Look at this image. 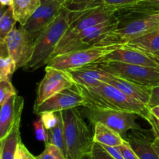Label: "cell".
<instances>
[{
  "instance_id": "cell-30",
  "label": "cell",
  "mask_w": 159,
  "mask_h": 159,
  "mask_svg": "<svg viewBox=\"0 0 159 159\" xmlns=\"http://www.w3.org/2000/svg\"><path fill=\"white\" fill-rule=\"evenodd\" d=\"M150 113L148 122L152 127L155 139H159V107L150 109Z\"/></svg>"
},
{
  "instance_id": "cell-5",
  "label": "cell",
  "mask_w": 159,
  "mask_h": 159,
  "mask_svg": "<svg viewBox=\"0 0 159 159\" xmlns=\"http://www.w3.org/2000/svg\"><path fill=\"white\" fill-rule=\"evenodd\" d=\"M116 10V8L103 4L82 12H70L69 26L61 41L56 47L55 51L51 59L53 58L61 48L68 44L75 36L88 28L109 20L114 16Z\"/></svg>"
},
{
  "instance_id": "cell-13",
  "label": "cell",
  "mask_w": 159,
  "mask_h": 159,
  "mask_svg": "<svg viewBox=\"0 0 159 159\" xmlns=\"http://www.w3.org/2000/svg\"><path fill=\"white\" fill-rule=\"evenodd\" d=\"M61 9L62 3L61 2L57 0H41L40 6L23 26L36 39L55 19Z\"/></svg>"
},
{
  "instance_id": "cell-6",
  "label": "cell",
  "mask_w": 159,
  "mask_h": 159,
  "mask_svg": "<svg viewBox=\"0 0 159 159\" xmlns=\"http://www.w3.org/2000/svg\"><path fill=\"white\" fill-rule=\"evenodd\" d=\"M83 113L94 125L101 123L117 132L124 139L130 130H143L137 123L138 115L134 113L113 109H102L94 107H84Z\"/></svg>"
},
{
  "instance_id": "cell-18",
  "label": "cell",
  "mask_w": 159,
  "mask_h": 159,
  "mask_svg": "<svg viewBox=\"0 0 159 159\" xmlns=\"http://www.w3.org/2000/svg\"><path fill=\"white\" fill-rule=\"evenodd\" d=\"M143 130H134L127 136L126 141L129 143L140 159H159L153 147V141L142 133Z\"/></svg>"
},
{
  "instance_id": "cell-33",
  "label": "cell",
  "mask_w": 159,
  "mask_h": 159,
  "mask_svg": "<svg viewBox=\"0 0 159 159\" xmlns=\"http://www.w3.org/2000/svg\"><path fill=\"white\" fill-rule=\"evenodd\" d=\"M91 155L93 159H114L100 144L95 142Z\"/></svg>"
},
{
  "instance_id": "cell-42",
  "label": "cell",
  "mask_w": 159,
  "mask_h": 159,
  "mask_svg": "<svg viewBox=\"0 0 159 159\" xmlns=\"http://www.w3.org/2000/svg\"><path fill=\"white\" fill-rule=\"evenodd\" d=\"M0 5H2L5 6H12V0H0Z\"/></svg>"
},
{
  "instance_id": "cell-28",
  "label": "cell",
  "mask_w": 159,
  "mask_h": 159,
  "mask_svg": "<svg viewBox=\"0 0 159 159\" xmlns=\"http://www.w3.org/2000/svg\"><path fill=\"white\" fill-rule=\"evenodd\" d=\"M124 8H130L144 12H159V0H138L135 4Z\"/></svg>"
},
{
  "instance_id": "cell-15",
  "label": "cell",
  "mask_w": 159,
  "mask_h": 159,
  "mask_svg": "<svg viewBox=\"0 0 159 159\" xmlns=\"http://www.w3.org/2000/svg\"><path fill=\"white\" fill-rule=\"evenodd\" d=\"M97 61H117L159 68L158 64L147 54L124 46L118 47Z\"/></svg>"
},
{
  "instance_id": "cell-29",
  "label": "cell",
  "mask_w": 159,
  "mask_h": 159,
  "mask_svg": "<svg viewBox=\"0 0 159 159\" xmlns=\"http://www.w3.org/2000/svg\"><path fill=\"white\" fill-rule=\"evenodd\" d=\"M15 95H17V91L11 80L2 81L0 82V107Z\"/></svg>"
},
{
  "instance_id": "cell-12",
  "label": "cell",
  "mask_w": 159,
  "mask_h": 159,
  "mask_svg": "<svg viewBox=\"0 0 159 159\" xmlns=\"http://www.w3.org/2000/svg\"><path fill=\"white\" fill-rule=\"evenodd\" d=\"M87 106L86 99L75 85L56 93L41 104L34 107V110L36 114L40 115L43 112L63 111L68 109Z\"/></svg>"
},
{
  "instance_id": "cell-38",
  "label": "cell",
  "mask_w": 159,
  "mask_h": 159,
  "mask_svg": "<svg viewBox=\"0 0 159 159\" xmlns=\"http://www.w3.org/2000/svg\"><path fill=\"white\" fill-rule=\"evenodd\" d=\"M101 145H102V144H101ZM102 146L114 159H124V157H123L122 153H121L119 146Z\"/></svg>"
},
{
  "instance_id": "cell-22",
  "label": "cell",
  "mask_w": 159,
  "mask_h": 159,
  "mask_svg": "<svg viewBox=\"0 0 159 159\" xmlns=\"http://www.w3.org/2000/svg\"><path fill=\"white\" fill-rule=\"evenodd\" d=\"M41 0H12L13 15L20 26H24L40 6Z\"/></svg>"
},
{
  "instance_id": "cell-44",
  "label": "cell",
  "mask_w": 159,
  "mask_h": 159,
  "mask_svg": "<svg viewBox=\"0 0 159 159\" xmlns=\"http://www.w3.org/2000/svg\"><path fill=\"white\" fill-rule=\"evenodd\" d=\"M82 159H93V158L91 154H88V155H85V156L82 157Z\"/></svg>"
},
{
  "instance_id": "cell-9",
  "label": "cell",
  "mask_w": 159,
  "mask_h": 159,
  "mask_svg": "<svg viewBox=\"0 0 159 159\" xmlns=\"http://www.w3.org/2000/svg\"><path fill=\"white\" fill-rule=\"evenodd\" d=\"M116 21H117V19H116V15H114V16L107 21L82 31L75 36L72 40L68 44L65 45L63 48H61L54 56V57L59 54H65V53L88 49L93 47H98L102 39L114 29Z\"/></svg>"
},
{
  "instance_id": "cell-32",
  "label": "cell",
  "mask_w": 159,
  "mask_h": 159,
  "mask_svg": "<svg viewBox=\"0 0 159 159\" xmlns=\"http://www.w3.org/2000/svg\"><path fill=\"white\" fill-rule=\"evenodd\" d=\"M40 120L47 130L53 128L57 123V112H43L40 113Z\"/></svg>"
},
{
  "instance_id": "cell-24",
  "label": "cell",
  "mask_w": 159,
  "mask_h": 159,
  "mask_svg": "<svg viewBox=\"0 0 159 159\" xmlns=\"http://www.w3.org/2000/svg\"><path fill=\"white\" fill-rule=\"evenodd\" d=\"M101 0H65L62 6L70 12H82L103 5Z\"/></svg>"
},
{
  "instance_id": "cell-3",
  "label": "cell",
  "mask_w": 159,
  "mask_h": 159,
  "mask_svg": "<svg viewBox=\"0 0 159 159\" xmlns=\"http://www.w3.org/2000/svg\"><path fill=\"white\" fill-rule=\"evenodd\" d=\"M69 25L70 12L62 6L58 15L35 39L33 55L23 69L34 71L47 65Z\"/></svg>"
},
{
  "instance_id": "cell-2",
  "label": "cell",
  "mask_w": 159,
  "mask_h": 159,
  "mask_svg": "<svg viewBox=\"0 0 159 159\" xmlns=\"http://www.w3.org/2000/svg\"><path fill=\"white\" fill-rule=\"evenodd\" d=\"M75 85L86 99L87 107L130 112L148 120L151 113L146 104L127 96L112 85L101 81L90 87Z\"/></svg>"
},
{
  "instance_id": "cell-4",
  "label": "cell",
  "mask_w": 159,
  "mask_h": 159,
  "mask_svg": "<svg viewBox=\"0 0 159 159\" xmlns=\"http://www.w3.org/2000/svg\"><path fill=\"white\" fill-rule=\"evenodd\" d=\"M64 123L66 159H82L93 150L92 135L81 112L75 108L61 111Z\"/></svg>"
},
{
  "instance_id": "cell-43",
  "label": "cell",
  "mask_w": 159,
  "mask_h": 159,
  "mask_svg": "<svg viewBox=\"0 0 159 159\" xmlns=\"http://www.w3.org/2000/svg\"><path fill=\"white\" fill-rule=\"evenodd\" d=\"M7 6H2V5H0V18L2 16V15L4 14V12H6V10L7 9Z\"/></svg>"
},
{
  "instance_id": "cell-46",
  "label": "cell",
  "mask_w": 159,
  "mask_h": 159,
  "mask_svg": "<svg viewBox=\"0 0 159 159\" xmlns=\"http://www.w3.org/2000/svg\"><path fill=\"white\" fill-rule=\"evenodd\" d=\"M0 148H1V141H0Z\"/></svg>"
},
{
  "instance_id": "cell-16",
  "label": "cell",
  "mask_w": 159,
  "mask_h": 159,
  "mask_svg": "<svg viewBox=\"0 0 159 159\" xmlns=\"http://www.w3.org/2000/svg\"><path fill=\"white\" fill-rule=\"evenodd\" d=\"M65 71L68 72L75 84L85 87L94 86L100 81L106 82L111 76L110 73L92 65H87L81 68Z\"/></svg>"
},
{
  "instance_id": "cell-1",
  "label": "cell",
  "mask_w": 159,
  "mask_h": 159,
  "mask_svg": "<svg viewBox=\"0 0 159 159\" xmlns=\"http://www.w3.org/2000/svg\"><path fill=\"white\" fill-rule=\"evenodd\" d=\"M115 15L117 19L116 26L102 39L98 47L122 46L159 28V12L121 8L116 10Z\"/></svg>"
},
{
  "instance_id": "cell-31",
  "label": "cell",
  "mask_w": 159,
  "mask_h": 159,
  "mask_svg": "<svg viewBox=\"0 0 159 159\" xmlns=\"http://www.w3.org/2000/svg\"><path fill=\"white\" fill-rule=\"evenodd\" d=\"M34 134L37 140L39 141H43L45 144L48 142V130L45 128L42 120L40 119L36 120L34 122Z\"/></svg>"
},
{
  "instance_id": "cell-39",
  "label": "cell",
  "mask_w": 159,
  "mask_h": 159,
  "mask_svg": "<svg viewBox=\"0 0 159 159\" xmlns=\"http://www.w3.org/2000/svg\"><path fill=\"white\" fill-rule=\"evenodd\" d=\"M9 56V51L6 41L0 40V57H6Z\"/></svg>"
},
{
  "instance_id": "cell-40",
  "label": "cell",
  "mask_w": 159,
  "mask_h": 159,
  "mask_svg": "<svg viewBox=\"0 0 159 159\" xmlns=\"http://www.w3.org/2000/svg\"><path fill=\"white\" fill-rule=\"evenodd\" d=\"M154 61L156 62L157 64L159 65V51H157V52L152 53V54H147Z\"/></svg>"
},
{
  "instance_id": "cell-41",
  "label": "cell",
  "mask_w": 159,
  "mask_h": 159,
  "mask_svg": "<svg viewBox=\"0 0 159 159\" xmlns=\"http://www.w3.org/2000/svg\"><path fill=\"white\" fill-rule=\"evenodd\" d=\"M153 147L155 148V152L158 154L159 157V139H154L153 141Z\"/></svg>"
},
{
  "instance_id": "cell-10",
  "label": "cell",
  "mask_w": 159,
  "mask_h": 159,
  "mask_svg": "<svg viewBox=\"0 0 159 159\" xmlns=\"http://www.w3.org/2000/svg\"><path fill=\"white\" fill-rule=\"evenodd\" d=\"M6 43L16 70L24 68L33 55L35 39L23 26L19 28L15 26L6 37Z\"/></svg>"
},
{
  "instance_id": "cell-7",
  "label": "cell",
  "mask_w": 159,
  "mask_h": 159,
  "mask_svg": "<svg viewBox=\"0 0 159 159\" xmlns=\"http://www.w3.org/2000/svg\"><path fill=\"white\" fill-rule=\"evenodd\" d=\"M89 65L110 74L148 87L159 85V68L117 61H96Z\"/></svg>"
},
{
  "instance_id": "cell-25",
  "label": "cell",
  "mask_w": 159,
  "mask_h": 159,
  "mask_svg": "<svg viewBox=\"0 0 159 159\" xmlns=\"http://www.w3.org/2000/svg\"><path fill=\"white\" fill-rule=\"evenodd\" d=\"M17 23L12 12V6H9L2 16L0 18V40L6 41L9 33L12 30Z\"/></svg>"
},
{
  "instance_id": "cell-14",
  "label": "cell",
  "mask_w": 159,
  "mask_h": 159,
  "mask_svg": "<svg viewBox=\"0 0 159 159\" xmlns=\"http://www.w3.org/2000/svg\"><path fill=\"white\" fill-rule=\"evenodd\" d=\"M23 107L24 99L18 94L0 107V141L7 136L17 120L21 118Z\"/></svg>"
},
{
  "instance_id": "cell-21",
  "label": "cell",
  "mask_w": 159,
  "mask_h": 159,
  "mask_svg": "<svg viewBox=\"0 0 159 159\" xmlns=\"http://www.w3.org/2000/svg\"><path fill=\"white\" fill-rule=\"evenodd\" d=\"M20 122L21 118L17 120L12 130L1 141L0 159H14L17 145L21 141L20 138Z\"/></svg>"
},
{
  "instance_id": "cell-23",
  "label": "cell",
  "mask_w": 159,
  "mask_h": 159,
  "mask_svg": "<svg viewBox=\"0 0 159 159\" xmlns=\"http://www.w3.org/2000/svg\"><path fill=\"white\" fill-rule=\"evenodd\" d=\"M57 123L53 128L48 130V143L52 144L58 147L65 155H66V147L65 141V131H64V123L62 119L61 111L57 112Z\"/></svg>"
},
{
  "instance_id": "cell-8",
  "label": "cell",
  "mask_w": 159,
  "mask_h": 159,
  "mask_svg": "<svg viewBox=\"0 0 159 159\" xmlns=\"http://www.w3.org/2000/svg\"><path fill=\"white\" fill-rule=\"evenodd\" d=\"M118 47L120 46L115 45V46L93 47L88 49L65 53L55 56L51 59L47 64V66L62 71H68L70 69L81 68L97 61L103 56L107 55Z\"/></svg>"
},
{
  "instance_id": "cell-34",
  "label": "cell",
  "mask_w": 159,
  "mask_h": 159,
  "mask_svg": "<svg viewBox=\"0 0 159 159\" xmlns=\"http://www.w3.org/2000/svg\"><path fill=\"white\" fill-rule=\"evenodd\" d=\"M14 159H35V156H34L29 152L27 148L24 145V144L21 141L17 145Z\"/></svg>"
},
{
  "instance_id": "cell-26",
  "label": "cell",
  "mask_w": 159,
  "mask_h": 159,
  "mask_svg": "<svg viewBox=\"0 0 159 159\" xmlns=\"http://www.w3.org/2000/svg\"><path fill=\"white\" fill-rule=\"evenodd\" d=\"M15 71H16L15 62L9 56L0 57V82L11 80Z\"/></svg>"
},
{
  "instance_id": "cell-20",
  "label": "cell",
  "mask_w": 159,
  "mask_h": 159,
  "mask_svg": "<svg viewBox=\"0 0 159 159\" xmlns=\"http://www.w3.org/2000/svg\"><path fill=\"white\" fill-rule=\"evenodd\" d=\"M93 141L102 145L120 146L125 141V139L107 126L101 123H96L94 124Z\"/></svg>"
},
{
  "instance_id": "cell-35",
  "label": "cell",
  "mask_w": 159,
  "mask_h": 159,
  "mask_svg": "<svg viewBox=\"0 0 159 159\" xmlns=\"http://www.w3.org/2000/svg\"><path fill=\"white\" fill-rule=\"evenodd\" d=\"M102 2L107 6H113L116 9L130 6L138 2V0H101Z\"/></svg>"
},
{
  "instance_id": "cell-19",
  "label": "cell",
  "mask_w": 159,
  "mask_h": 159,
  "mask_svg": "<svg viewBox=\"0 0 159 159\" xmlns=\"http://www.w3.org/2000/svg\"><path fill=\"white\" fill-rule=\"evenodd\" d=\"M122 46L127 47L145 54L159 51V28L156 30L130 40Z\"/></svg>"
},
{
  "instance_id": "cell-11",
  "label": "cell",
  "mask_w": 159,
  "mask_h": 159,
  "mask_svg": "<svg viewBox=\"0 0 159 159\" xmlns=\"http://www.w3.org/2000/svg\"><path fill=\"white\" fill-rule=\"evenodd\" d=\"M74 85V81L67 71L47 66L44 77L38 85L34 107L41 104L56 93Z\"/></svg>"
},
{
  "instance_id": "cell-37",
  "label": "cell",
  "mask_w": 159,
  "mask_h": 159,
  "mask_svg": "<svg viewBox=\"0 0 159 159\" xmlns=\"http://www.w3.org/2000/svg\"><path fill=\"white\" fill-rule=\"evenodd\" d=\"M147 106L149 109L159 107V85L151 88L150 98H149Z\"/></svg>"
},
{
  "instance_id": "cell-36",
  "label": "cell",
  "mask_w": 159,
  "mask_h": 159,
  "mask_svg": "<svg viewBox=\"0 0 159 159\" xmlns=\"http://www.w3.org/2000/svg\"><path fill=\"white\" fill-rule=\"evenodd\" d=\"M119 148L124 159H140L126 140L120 146H119Z\"/></svg>"
},
{
  "instance_id": "cell-27",
  "label": "cell",
  "mask_w": 159,
  "mask_h": 159,
  "mask_svg": "<svg viewBox=\"0 0 159 159\" xmlns=\"http://www.w3.org/2000/svg\"><path fill=\"white\" fill-rule=\"evenodd\" d=\"M35 159H66V156L58 147L48 143L43 152L35 156Z\"/></svg>"
},
{
  "instance_id": "cell-45",
  "label": "cell",
  "mask_w": 159,
  "mask_h": 159,
  "mask_svg": "<svg viewBox=\"0 0 159 159\" xmlns=\"http://www.w3.org/2000/svg\"><path fill=\"white\" fill-rule=\"evenodd\" d=\"M57 1L61 2V3H63V2H64V1H65V0H57Z\"/></svg>"
},
{
  "instance_id": "cell-17",
  "label": "cell",
  "mask_w": 159,
  "mask_h": 159,
  "mask_svg": "<svg viewBox=\"0 0 159 159\" xmlns=\"http://www.w3.org/2000/svg\"><path fill=\"white\" fill-rule=\"evenodd\" d=\"M106 82L116 87L127 96L147 105L150 98L151 87L138 85L113 75H111Z\"/></svg>"
}]
</instances>
